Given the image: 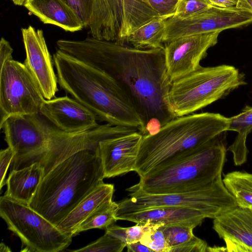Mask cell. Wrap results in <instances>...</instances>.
I'll return each mask as SVG.
<instances>
[{
    "instance_id": "34",
    "label": "cell",
    "mask_w": 252,
    "mask_h": 252,
    "mask_svg": "<svg viewBox=\"0 0 252 252\" xmlns=\"http://www.w3.org/2000/svg\"><path fill=\"white\" fill-rule=\"evenodd\" d=\"M13 50L9 42L3 37L0 41V66L7 61L12 59Z\"/></svg>"
},
{
    "instance_id": "18",
    "label": "cell",
    "mask_w": 252,
    "mask_h": 252,
    "mask_svg": "<svg viewBox=\"0 0 252 252\" xmlns=\"http://www.w3.org/2000/svg\"><path fill=\"white\" fill-rule=\"evenodd\" d=\"M24 6L44 24L71 32L84 27L73 10L63 0H29Z\"/></svg>"
},
{
    "instance_id": "40",
    "label": "cell",
    "mask_w": 252,
    "mask_h": 252,
    "mask_svg": "<svg viewBox=\"0 0 252 252\" xmlns=\"http://www.w3.org/2000/svg\"><path fill=\"white\" fill-rule=\"evenodd\" d=\"M0 252H11V250L8 246L1 243L0 245Z\"/></svg>"
},
{
    "instance_id": "19",
    "label": "cell",
    "mask_w": 252,
    "mask_h": 252,
    "mask_svg": "<svg viewBox=\"0 0 252 252\" xmlns=\"http://www.w3.org/2000/svg\"><path fill=\"white\" fill-rule=\"evenodd\" d=\"M114 192L113 184L104 183L88 194L57 226L62 232L74 236L79 225L96 208L112 200Z\"/></svg>"
},
{
    "instance_id": "36",
    "label": "cell",
    "mask_w": 252,
    "mask_h": 252,
    "mask_svg": "<svg viewBox=\"0 0 252 252\" xmlns=\"http://www.w3.org/2000/svg\"><path fill=\"white\" fill-rule=\"evenodd\" d=\"M213 6L222 8L236 7L237 0H208Z\"/></svg>"
},
{
    "instance_id": "7",
    "label": "cell",
    "mask_w": 252,
    "mask_h": 252,
    "mask_svg": "<svg viewBox=\"0 0 252 252\" xmlns=\"http://www.w3.org/2000/svg\"><path fill=\"white\" fill-rule=\"evenodd\" d=\"M130 197L118 203L117 214L133 213L158 207H182L200 211L215 219L237 206L225 187L221 175L200 189L186 192L151 194L138 189L128 191Z\"/></svg>"
},
{
    "instance_id": "39",
    "label": "cell",
    "mask_w": 252,
    "mask_h": 252,
    "mask_svg": "<svg viewBox=\"0 0 252 252\" xmlns=\"http://www.w3.org/2000/svg\"><path fill=\"white\" fill-rule=\"evenodd\" d=\"M14 4L19 6H24L29 0H11Z\"/></svg>"
},
{
    "instance_id": "9",
    "label": "cell",
    "mask_w": 252,
    "mask_h": 252,
    "mask_svg": "<svg viewBox=\"0 0 252 252\" xmlns=\"http://www.w3.org/2000/svg\"><path fill=\"white\" fill-rule=\"evenodd\" d=\"M159 16L148 0H94L88 27L95 38L125 44L133 32Z\"/></svg>"
},
{
    "instance_id": "22",
    "label": "cell",
    "mask_w": 252,
    "mask_h": 252,
    "mask_svg": "<svg viewBox=\"0 0 252 252\" xmlns=\"http://www.w3.org/2000/svg\"><path fill=\"white\" fill-rule=\"evenodd\" d=\"M169 17L159 16L152 19L133 32L126 42L138 49L164 48L163 39L165 21Z\"/></svg>"
},
{
    "instance_id": "32",
    "label": "cell",
    "mask_w": 252,
    "mask_h": 252,
    "mask_svg": "<svg viewBox=\"0 0 252 252\" xmlns=\"http://www.w3.org/2000/svg\"><path fill=\"white\" fill-rule=\"evenodd\" d=\"M179 0H148L153 9L160 16L171 17Z\"/></svg>"
},
{
    "instance_id": "12",
    "label": "cell",
    "mask_w": 252,
    "mask_h": 252,
    "mask_svg": "<svg viewBox=\"0 0 252 252\" xmlns=\"http://www.w3.org/2000/svg\"><path fill=\"white\" fill-rule=\"evenodd\" d=\"M220 32L181 37L164 44L166 74L169 82L196 70L208 50L218 42Z\"/></svg>"
},
{
    "instance_id": "1",
    "label": "cell",
    "mask_w": 252,
    "mask_h": 252,
    "mask_svg": "<svg viewBox=\"0 0 252 252\" xmlns=\"http://www.w3.org/2000/svg\"><path fill=\"white\" fill-rule=\"evenodd\" d=\"M57 46L115 81L143 121L145 135L156 133L176 117L169 101L164 48L138 49L92 36L60 39Z\"/></svg>"
},
{
    "instance_id": "41",
    "label": "cell",
    "mask_w": 252,
    "mask_h": 252,
    "mask_svg": "<svg viewBox=\"0 0 252 252\" xmlns=\"http://www.w3.org/2000/svg\"><path fill=\"white\" fill-rule=\"evenodd\" d=\"M252 212V207H251L250 209H249Z\"/></svg>"
},
{
    "instance_id": "29",
    "label": "cell",
    "mask_w": 252,
    "mask_h": 252,
    "mask_svg": "<svg viewBox=\"0 0 252 252\" xmlns=\"http://www.w3.org/2000/svg\"><path fill=\"white\" fill-rule=\"evenodd\" d=\"M212 6L208 0H179L173 16L180 19L187 18Z\"/></svg>"
},
{
    "instance_id": "5",
    "label": "cell",
    "mask_w": 252,
    "mask_h": 252,
    "mask_svg": "<svg viewBox=\"0 0 252 252\" xmlns=\"http://www.w3.org/2000/svg\"><path fill=\"white\" fill-rule=\"evenodd\" d=\"M225 132L186 156L143 177L127 189L151 194L186 192L203 188L221 175L226 161Z\"/></svg>"
},
{
    "instance_id": "14",
    "label": "cell",
    "mask_w": 252,
    "mask_h": 252,
    "mask_svg": "<svg viewBox=\"0 0 252 252\" xmlns=\"http://www.w3.org/2000/svg\"><path fill=\"white\" fill-rule=\"evenodd\" d=\"M39 113L57 128L68 133L86 131L99 125L93 112L67 95L45 99Z\"/></svg>"
},
{
    "instance_id": "17",
    "label": "cell",
    "mask_w": 252,
    "mask_h": 252,
    "mask_svg": "<svg viewBox=\"0 0 252 252\" xmlns=\"http://www.w3.org/2000/svg\"><path fill=\"white\" fill-rule=\"evenodd\" d=\"M117 220L161 225H181L195 228L208 218L202 212L182 207H158L133 213L116 215Z\"/></svg>"
},
{
    "instance_id": "4",
    "label": "cell",
    "mask_w": 252,
    "mask_h": 252,
    "mask_svg": "<svg viewBox=\"0 0 252 252\" xmlns=\"http://www.w3.org/2000/svg\"><path fill=\"white\" fill-rule=\"evenodd\" d=\"M229 123V118L215 113L176 117L156 133L143 136L134 171L142 178L178 160L228 131Z\"/></svg>"
},
{
    "instance_id": "11",
    "label": "cell",
    "mask_w": 252,
    "mask_h": 252,
    "mask_svg": "<svg viewBox=\"0 0 252 252\" xmlns=\"http://www.w3.org/2000/svg\"><path fill=\"white\" fill-rule=\"evenodd\" d=\"M0 68V125L11 116L39 113L46 99L24 63L12 59Z\"/></svg>"
},
{
    "instance_id": "31",
    "label": "cell",
    "mask_w": 252,
    "mask_h": 252,
    "mask_svg": "<svg viewBox=\"0 0 252 252\" xmlns=\"http://www.w3.org/2000/svg\"><path fill=\"white\" fill-rule=\"evenodd\" d=\"M208 247L205 241L194 235L188 242L172 248L170 252H205Z\"/></svg>"
},
{
    "instance_id": "13",
    "label": "cell",
    "mask_w": 252,
    "mask_h": 252,
    "mask_svg": "<svg viewBox=\"0 0 252 252\" xmlns=\"http://www.w3.org/2000/svg\"><path fill=\"white\" fill-rule=\"evenodd\" d=\"M21 30L26 54L24 63L36 81L44 98H53L58 91V79L43 31L32 26Z\"/></svg>"
},
{
    "instance_id": "8",
    "label": "cell",
    "mask_w": 252,
    "mask_h": 252,
    "mask_svg": "<svg viewBox=\"0 0 252 252\" xmlns=\"http://www.w3.org/2000/svg\"><path fill=\"white\" fill-rule=\"evenodd\" d=\"M0 216L26 246L25 251L58 252L71 243V236L60 231L28 204L5 195L0 197Z\"/></svg>"
},
{
    "instance_id": "25",
    "label": "cell",
    "mask_w": 252,
    "mask_h": 252,
    "mask_svg": "<svg viewBox=\"0 0 252 252\" xmlns=\"http://www.w3.org/2000/svg\"><path fill=\"white\" fill-rule=\"evenodd\" d=\"M151 223H136L134 226L129 227H123L112 224L105 230L106 233L116 238L126 245L140 241L144 234L152 226Z\"/></svg>"
},
{
    "instance_id": "24",
    "label": "cell",
    "mask_w": 252,
    "mask_h": 252,
    "mask_svg": "<svg viewBox=\"0 0 252 252\" xmlns=\"http://www.w3.org/2000/svg\"><path fill=\"white\" fill-rule=\"evenodd\" d=\"M118 204L112 200H108L93 211L78 227L74 236L89 229H106L118 220L116 215Z\"/></svg>"
},
{
    "instance_id": "38",
    "label": "cell",
    "mask_w": 252,
    "mask_h": 252,
    "mask_svg": "<svg viewBox=\"0 0 252 252\" xmlns=\"http://www.w3.org/2000/svg\"><path fill=\"white\" fill-rule=\"evenodd\" d=\"M207 252H227L226 248L224 247H208Z\"/></svg>"
},
{
    "instance_id": "26",
    "label": "cell",
    "mask_w": 252,
    "mask_h": 252,
    "mask_svg": "<svg viewBox=\"0 0 252 252\" xmlns=\"http://www.w3.org/2000/svg\"><path fill=\"white\" fill-rule=\"evenodd\" d=\"M164 232L169 252L171 250L180 246L194 236V228L181 225H161Z\"/></svg>"
},
{
    "instance_id": "21",
    "label": "cell",
    "mask_w": 252,
    "mask_h": 252,
    "mask_svg": "<svg viewBox=\"0 0 252 252\" xmlns=\"http://www.w3.org/2000/svg\"><path fill=\"white\" fill-rule=\"evenodd\" d=\"M229 119L228 131H236L238 134L227 150L233 154L235 165L239 166L244 163L247 158L246 139L252 131V106H247L240 113Z\"/></svg>"
},
{
    "instance_id": "10",
    "label": "cell",
    "mask_w": 252,
    "mask_h": 252,
    "mask_svg": "<svg viewBox=\"0 0 252 252\" xmlns=\"http://www.w3.org/2000/svg\"><path fill=\"white\" fill-rule=\"evenodd\" d=\"M39 113L13 115L0 125L14 153L10 171L36 162L45 151L54 126Z\"/></svg>"
},
{
    "instance_id": "6",
    "label": "cell",
    "mask_w": 252,
    "mask_h": 252,
    "mask_svg": "<svg viewBox=\"0 0 252 252\" xmlns=\"http://www.w3.org/2000/svg\"><path fill=\"white\" fill-rule=\"evenodd\" d=\"M247 84L245 75L232 65L200 66L171 84L168 93L176 117L196 112Z\"/></svg>"
},
{
    "instance_id": "33",
    "label": "cell",
    "mask_w": 252,
    "mask_h": 252,
    "mask_svg": "<svg viewBox=\"0 0 252 252\" xmlns=\"http://www.w3.org/2000/svg\"><path fill=\"white\" fill-rule=\"evenodd\" d=\"M14 157V153L10 148L8 147L2 149L0 152V189L6 184L5 176L9 166L11 165Z\"/></svg>"
},
{
    "instance_id": "2",
    "label": "cell",
    "mask_w": 252,
    "mask_h": 252,
    "mask_svg": "<svg viewBox=\"0 0 252 252\" xmlns=\"http://www.w3.org/2000/svg\"><path fill=\"white\" fill-rule=\"evenodd\" d=\"M53 59L61 89L93 112L97 120L146 134L140 116L112 78L59 49Z\"/></svg>"
},
{
    "instance_id": "16",
    "label": "cell",
    "mask_w": 252,
    "mask_h": 252,
    "mask_svg": "<svg viewBox=\"0 0 252 252\" xmlns=\"http://www.w3.org/2000/svg\"><path fill=\"white\" fill-rule=\"evenodd\" d=\"M213 229L227 252H252V212L237 206L214 219Z\"/></svg>"
},
{
    "instance_id": "27",
    "label": "cell",
    "mask_w": 252,
    "mask_h": 252,
    "mask_svg": "<svg viewBox=\"0 0 252 252\" xmlns=\"http://www.w3.org/2000/svg\"><path fill=\"white\" fill-rule=\"evenodd\" d=\"M126 245L106 233L96 241L80 249L70 250L73 252H121Z\"/></svg>"
},
{
    "instance_id": "3",
    "label": "cell",
    "mask_w": 252,
    "mask_h": 252,
    "mask_svg": "<svg viewBox=\"0 0 252 252\" xmlns=\"http://www.w3.org/2000/svg\"><path fill=\"white\" fill-rule=\"evenodd\" d=\"M104 178L98 147L79 151L44 175L28 205L57 226Z\"/></svg>"
},
{
    "instance_id": "15",
    "label": "cell",
    "mask_w": 252,
    "mask_h": 252,
    "mask_svg": "<svg viewBox=\"0 0 252 252\" xmlns=\"http://www.w3.org/2000/svg\"><path fill=\"white\" fill-rule=\"evenodd\" d=\"M143 136L136 131L99 141L98 151L104 178L134 171Z\"/></svg>"
},
{
    "instance_id": "23",
    "label": "cell",
    "mask_w": 252,
    "mask_h": 252,
    "mask_svg": "<svg viewBox=\"0 0 252 252\" xmlns=\"http://www.w3.org/2000/svg\"><path fill=\"white\" fill-rule=\"evenodd\" d=\"M222 181L238 206L247 209L252 207V173L232 171L224 175Z\"/></svg>"
},
{
    "instance_id": "28",
    "label": "cell",
    "mask_w": 252,
    "mask_h": 252,
    "mask_svg": "<svg viewBox=\"0 0 252 252\" xmlns=\"http://www.w3.org/2000/svg\"><path fill=\"white\" fill-rule=\"evenodd\" d=\"M140 241L154 252H169L161 225L153 223Z\"/></svg>"
},
{
    "instance_id": "20",
    "label": "cell",
    "mask_w": 252,
    "mask_h": 252,
    "mask_svg": "<svg viewBox=\"0 0 252 252\" xmlns=\"http://www.w3.org/2000/svg\"><path fill=\"white\" fill-rule=\"evenodd\" d=\"M44 174L38 162L10 172L6 180L5 195L28 204L33 196Z\"/></svg>"
},
{
    "instance_id": "30",
    "label": "cell",
    "mask_w": 252,
    "mask_h": 252,
    "mask_svg": "<svg viewBox=\"0 0 252 252\" xmlns=\"http://www.w3.org/2000/svg\"><path fill=\"white\" fill-rule=\"evenodd\" d=\"M94 0H63L75 13L84 27H88L91 18Z\"/></svg>"
},
{
    "instance_id": "37",
    "label": "cell",
    "mask_w": 252,
    "mask_h": 252,
    "mask_svg": "<svg viewBox=\"0 0 252 252\" xmlns=\"http://www.w3.org/2000/svg\"><path fill=\"white\" fill-rule=\"evenodd\" d=\"M236 7L252 13V0H237Z\"/></svg>"
},
{
    "instance_id": "35",
    "label": "cell",
    "mask_w": 252,
    "mask_h": 252,
    "mask_svg": "<svg viewBox=\"0 0 252 252\" xmlns=\"http://www.w3.org/2000/svg\"><path fill=\"white\" fill-rule=\"evenodd\" d=\"M128 252H154L151 249L142 244L140 241L126 245Z\"/></svg>"
}]
</instances>
